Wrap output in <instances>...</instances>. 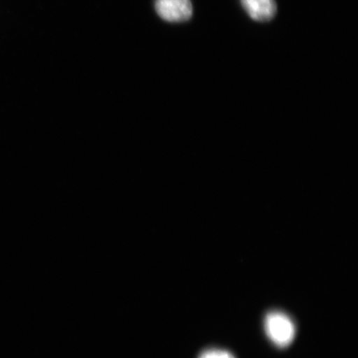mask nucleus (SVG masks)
I'll return each mask as SVG.
<instances>
[{
  "label": "nucleus",
  "mask_w": 358,
  "mask_h": 358,
  "mask_svg": "<svg viewBox=\"0 0 358 358\" xmlns=\"http://www.w3.org/2000/svg\"><path fill=\"white\" fill-rule=\"evenodd\" d=\"M220 357V350L217 349H209L201 352L199 358H219Z\"/></svg>",
  "instance_id": "nucleus-4"
},
{
  "label": "nucleus",
  "mask_w": 358,
  "mask_h": 358,
  "mask_svg": "<svg viewBox=\"0 0 358 358\" xmlns=\"http://www.w3.org/2000/svg\"><path fill=\"white\" fill-rule=\"evenodd\" d=\"M265 329L268 338L279 348L288 347L294 338L295 327L293 321L282 312L268 313L265 320Z\"/></svg>",
  "instance_id": "nucleus-1"
},
{
  "label": "nucleus",
  "mask_w": 358,
  "mask_h": 358,
  "mask_svg": "<svg viewBox=\"0 0 358 358\" xmlns=\"http://www.w3.org/2000/svg\"><path fill=\"white\" fill-rule=\"evenodd\" d=\"M241 3L248 15L258 22L271 21L277 13L275 0H241Z\"/></svg>",
  "instance_id": "nucleus-3"
},
{
  "label": "nucleus",
  "mask_w": 358,
  "mask_h": 358,
  "mask_svg": "<svg viewBox=\"0 0 358 358\" xmlns=\"http://www.w3.org/2000/svg\"><path fill=\"white\" fill-rule=\"evenodd\" d=\"M155 10L165 21L181 22L191 19L194 8L191 0H156Z\"/></svg>",
  "instance_id": "nucleus-2"
},
{
  "label": "nucleus",
  "mask_w": 358,
  "mask_h": 358,
  "mask_svg": "<svg viewBox=\"0 0 358 358\" xmlns=\"http://www.w3.org/2000/svg\"><path fill=\"white\" fill-rule=\"evenodd\" d=\"M219 358H235L229 352L220 350V357Z\"/></svg>",
  "instance_id": "nucleus-5"
}]
</instances>
